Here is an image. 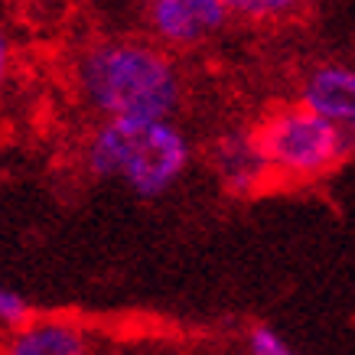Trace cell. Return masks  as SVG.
I'll list each match as a JSON object with an SVG mask.
<instances>
[{"mask_svg": "<svg viewBox=\"0 0 355 355\" xmlns=\"http://www.w3.org/2000/svg\"><path fill=\"white\" fill-rule=\"evenodd\" d=\"M300 105L355 134V65L326 62L310 69L300 85Z\"/></svg>", "mask_w": 355, "mask_h": 355, "instance_id": "6", "label": "cell"}, {"mask_svg": "<svg viewBox=\"0 0 355 355\" xmlns=\"http://www.w3.org/2000/svg\"><path fill=\"white\" fill-rule=\"evenodd\" d=\"M72 88L98 121L176 118L183 72L166 46L140 36H101L76 53Z\"/></svg>", "mask_w": 355, "mask_h": 355, "instance_id": "1", "label": "cell"}, {"mask_svg": "<svg viewBox=\"0 0 355 355\" xmlns=\"http://www.w3.org/2000/svg\"><path fill=\"white\" fill-rule=\"evenodd\" d=\"M261 150L268 157L274 180L306 183L329 173L333 166L355 153V134L339 128L329 118L316 114L306 105L270 111L254 128Z\"/></svg>", "mask_w": 355, "mask_h": 355, "instance_id": "3", "label": "cell"}, {"mask_svg": "<svg viewBox=\"0 0 355 355\" xmlns=\"http://www.w3.org/2000/svg\"><path fill=\"white\" fill-rule=\"evenodd\" d=\"M245 352H251V355H291L293 345L287 343V336H280L274 326L258 323L245 333Z\"/></svg>", "mask_w": 355, "mask_h": 355, "instance_id": "10", "label": "cell"}, {"mask_svg": "<svg viewBox=\"0 0 355 355\" xmlns=\"http://www.w3.org/2000/svg\"><path fill=\"white\" fill-rule=\"evenodd\" d=\"M196 147L176 118L98 121L82 144V170L92 180L124 186L137 199H163L193 170Z\"/></svg>", "mask_w": 355, "mask_h": 355, "instance_id": "2", "label": "cell"}, {"mask_svg": "<svg viewBox=\"0 0 355 355\" xmlns=\"http://www.w3.org/2000/svg\"><path fill=\"white\" fill-rule=\"evenodd\" d=\"M13 62H17V49H13V40H10V33L0 26V92H3V88H7V82H10Z\"/></svg>", "mask_w": 355, "mask_h": 355, "instance_id": "11", "label": "cell"}, {"mask_svg": "<svg viewBox=\"0 0 355 355\" xmlns=\"http://www.w3.org/2000/svg\"><path fill=\"white\" fill-rule=\"evenodd\" d=\"M232 17L228 0H140V23L170 53H189L212 43Z\"/></svg>", "mask_w": 355, "mask_h": 355, "instance_id": "4", "label": "cell"}, {"mask_svg": "<svg viewBox=\"0 0 355 355\" xmlns=\"http://www.w3.org/2000/svg\"><path fill=\"white\" fill-rule=\"evenodd\" d=\"M232 17L245 23H280L300 13L306 0H228Z\"/></svg>", "mask_w": 355, "mask_h": 355, "instance_id": "8", "label": "cell"}, {"mask_svg": "<svg viewBox=\"0 0 355 355\" xmlns=\"http://www.w3.org/2000/svg\"><path fill=\"white\" fill-rule=\"evenodd\" d=\"M10 355H88L95 352V336L72 320H30L3 339Z\"/></svg>", "mask_w": 355, "mask_h": 355, "instance_id": "7", "label": "cell"}, {"mask_svg": "<svg viewBox=\"0 0 355 355\" xmlns=\"http://www.w3.org/2000/svg\"><path fill=\"white\" fill-rule=\"evenodd\" d=\"M33 320V306L17 287H7L0 280V333L10 336L13 329H20L23 323Z\"/></svg>", "mask_w": 355, "mask_h": 355, "instance_id": "9", "label": "cell"}, {"mask_svg": "<svg viewBox=\"0 0 355 355\" xmlns=\"http://www.w3.org/2000/svg\"><path fill=\"white\" fill-rule=\"evenodd\" d=\"M205 166L228 196H254L274 180L254 128H225L205 147Z\"/></svg>", "mask_w": 355, "mask_h": 355, "instance_id": "5", "label": "cell"}]
</instances>
